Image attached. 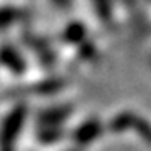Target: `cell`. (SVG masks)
Listing matches in <instances>:
<instances>
[{
    "label": "cell",
    "instance_id": "6da1fadb",
    "mask_svg": "<svg viewBox=\"0 0 151 151\" xmlns=\"http://www.w3.org/2000/svg\"><path fill=\"white\" fill-rule=\"evenodd\" d=\"M20 111H17L10 116V118L5 121V126H4V129H2V139H7L10 141L14 139V136H15L17 129H19V123H20Z\"/></svg>",
    "mask_w": 151,
    "mask_h": 151
}]
</instances>
